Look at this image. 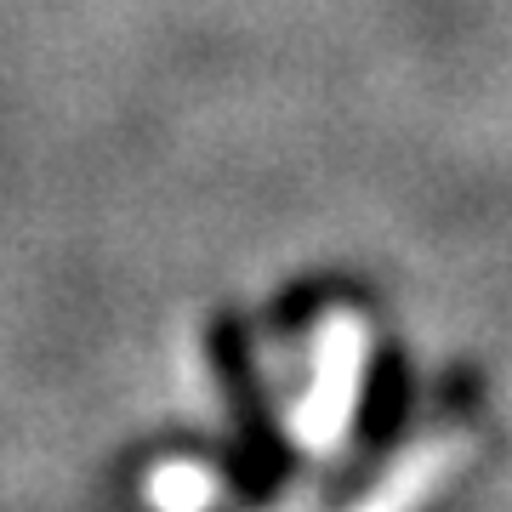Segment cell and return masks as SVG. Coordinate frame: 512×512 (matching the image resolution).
I'll use <instances>...</instances> for the list:
<instances>
[{"instance_id":"cell-2","label":"cell","mask_w":512,"mask_h":512,"mask_svg":"<svg viewBox=\"0 0 512 512\" xmlns=\"http://www.w3.org/2000/svg\"><path fill=\"white\" fill-rule=\"evenodd\" d=\"M143 495L154 507H171V512H194V507H211L222 501V478L200 461H160L154 473H148Z\"/></svg>"},{"instance_id":"cell-1","label":"cell","mask_w":512,"mask_h":512,"mask_svg":"<svg viewBox=\"0 0 512 512\" xmlns=\"http://www.w3.org/2000/svg\"><path fill=\"white\" fill-rule=\"evenodd\" d=\"M365 365H370V325L359 313L336 308L313 336V376L308 393L291 399V439L308 456H336L353 433V410L365 393Z\"/></svg>"}]
</instances>
